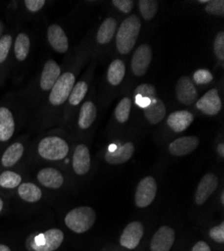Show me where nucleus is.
<instances>
[{"mask_svg": "<svg viewBox=\"0 0 224 251\" xmlns=\"http://www.w3.org/2000/svg\"><path fill=\"white\" fill-rule=\"evenodd\" d=\"M206 12L217 15L223 16L224 15V1L223 0H209L206 5Z\"/></svg>", "mask_w": 224, "mask_h": 251, "instance_id": "obj_34", "label": "nucleus"}, {"mask_svg": "<svg viewBox=\"0 0 224 251\" xmlns=\"http://www.w3.org/2000/svg\"><path fill=\"white\" fill-rule=\"evenodd\" d=\"M3 206H4V202L1 199V197H0V213H1L2 210H3Z\"/></svg>", "mask_w": 224, "mask_h": 251, "instance_id": "obj_43", "label": "nucleus"}, {"mask_svg": "<svg viewBox=\"0 0 224 251\" xmlns=\"http://www.w3.org/2000/svg\"><path fill=\"white\" fill-rule=\"evenodd\" d=\"M217 153H218L221 157H224V144H223V143H220V144L217 146Z\"/></svg>", "mask_w": 224, "mask_h": 251, "instance_id": "obj_41", "label": "nucleus"}, {"mask_svg": "<svg viewBox=\"0 0 224 251\" xmlns=\"http://www.w3.org/2000/svg\"><path fill=\"white\" fill-rule=\"evenodd\" d=\"M208 1H209V0H200V3H208Z\"/></svg>", "mask_w": 224, "mask_h": 251, "instance_id": "obj_45", "label": "nucleus"}, {"mask_svg": "<svg viewBox=\"0 0 224 251\" xmlns=\"http://www.w3.org/2000/svg\"><path fill=\"white\" fill-rule=\"evenodd\" d=\"M134 97L136 104L142 109H145L155 98H157L156 89L149 83H142L135 90Z\"/></svg>", "mask_w": 224, "mask_h": 251, "instance_id": "obj_21", "label": "nucleus"}, {"mask_svg": "<svg viewBox=\"0 0 224 251\" xmlns=\"http://www.w3.org/2000/svg\"><path fill=\"white\" fill-rule=\"evenodd\" d=\"M126 74L125 64L121 59H115L108 70V80L112 86H118L124 79Z\"/></svg>", "mask_w": 224, "mask_h": 251, "instance_id": "obj_27", "label": "nucleus"}, {"mask_svg": "<svg viewBox=\"0 0 224 251\" xmlns=\"http://www.w3.org/2000/svg\"><path fill=\"white\" fill-rule=\"evenodd\" d=\"M218 187V178L213 173H207L200 180L195 192V202L198 205L204 204Z\"/></svg>", "mask_w": 224, "mask_h": 251, "instance_id": "obj_10", "label": "nucleus"}, {"mask_svg": "<svg viewBox=\"0 0 224 251\" xmlns=\"http://www.w3.org/2000/svg\"><path fill=\"white\" fill-rule=\"evenodd\" d=\"M75 77L72 73H65L60 75L56 82L50 90L49 97L50 102L52 106H59L63 104L71 95V92L75 86Z\"/></svg>", "mask_w": 224, "mask_h": 251, "instance_id": "obj_5", "label": "nucleus"}, {"mask_svg": "<svg viewBox=\"0 0 224 251\" xmlns=\"http://www.w3.org/2000/svg\"><path fill=\"white\" fill-rule=\"evenodd\" d=\"M175 241V231L169 226L160 227L151 239V251H170Z\"/></svg>", "mask_w": 224, "mask_h": 251, "instance_id": "obj_9", "label": "nucleus"}, {"mask_svg": "<svg viewBox=\"0 0 224 251\" xmlns=\"http://www.w3.org/2000/svg\"><path fill=\"white\" fill-rule=\"evenodd\" d=\"M0 251H11V249L6 244H0Z\"/></svg>", "mask_w": 224, "mask_h": 251, "instance_id": "obj_42", "label": "nucleus"}, {"mask_svg": "<svg viewBox=\"0 0 224 251\" xmlns=\"http://www.w3.org/2000/svg\"><path fill=\"white\" fill-rule=\"evenodd\" d=\"M139 8L145 20H151L158 11V2L154 0H140Z\"/></svg>", "mask_w": 224, "mask_h": 251, "instance_id": "obj_32", "label": "nucleus"}, {"mask_svg": "<svg viewBox=\"0 0 224 251\" xmlns=\"http://www.w3.org/2000/svg\"><path fill=\"white\" fill-rule=\"evenodd\" d=\"M135 151L133 143L128 142L116 150H110L105 155V160L111 165H120L129 161Z\"/></svg>", "mask_w": 224, "mask_h": 251, "instance_id": "obj_18", "label": "nucleus"}, {"mask_svg": "<svg viewBox=\"0 0 224 251\" xmlns=\"http://www.w3.org/2000/svg\"><path fill=\"white\" fill-rule=\"evenodd\" d=\"M194 120L193 115L188 111H177L172 113L168 119L167 124L171 130L175 133H182L189 128Z\"/></svg>", "mask_w": 224, "mask_h": 251, "instance_id": "obj_19", "label": "nucleus"}, {"mask_svg": "<svg viewBox=\"0 0 224 251\" xmlns=\"http://www.w3.org/2000/svg\"><path fill=\"white\" fill-rule=\"evenodd\" d=\"M220 200H221V203H222V204H224V193H223V192L221 193V196H220Z\"/></svg>", "mask_w": 224, "mask_h": 251, "instance_id": "obj_44", "label": "nucleus"}, {"mask_svg": "<svg viewBox=\"0 0 224 251\" xmlns=\"http://www.w3.org/2000/svg\"><path fill=\"white\" fill-rule=\"evenodd\" d=\"M65 234L60 229L50 228L44 233L31 234L26 240L28 251H55L63 244Z\"/></svg>", "mask_w": 224, "mask_h": 251, "instance_id": "obj_2", "label": "nucleus"}, {"mask_svg": "<svg viewBox=\"0 0 224 251\" xmlns=\"http://www.w3.org/2000/svg\"><path fill=\"white\" fill-rule=\"evenodd\" d=\"M199 145V139L193 136L182 137L174 140L169 145V152L173 156L182 157L193 152Z\"/></svg>", "mask_w": 224, "mask_h": 251, "instance_id": "obj_14", "label": "nucleus"}, {"mask_svg": "<svg viewBox=\"0 0 224 251\" xmlns=\"http://www.w3.org/2000/svg\"><path fill=\"white\" fill-rule=\"evenodd\" d=\"M141 30V22L137 15L132 14L126 18L116 35L117 50L122 54H128L135 47Z\"/></svg>", "mask_w": 224, "mask_h": 251, "instance_id": "obj_1", "label": "nucleus"}, {"mask_svg": "<svg viewBox=\"0 0 224 251\" xmlns=\"http://www.w3.org/2000/svg\"><path fill=\"white\" fill-rule=\"evenodd\" d=\"M17 194L24 201L28 203H36L43 197L42 189L30 182L20 184L17 187Z\"/></svg>", "mask_w": 224, "mask_h": 251, "instance_id": "obj_24", "label": "nucleus"}, {"mask_svg": "<svg viewBox=\"0 0 224 251\" xmlns=\"http://www.w3.org/2000/svg\"><path fill=\"white\" fill-rule=\"evenodd\" d=\"M213 48H214V52L216 57L219 60H223L224 59V32L223 31L218 32V34L216 35Z\"/></svg>", "mask_w": 224, "mask_h": 251, "instance_id": "obj_36", "label": "nucleus"}, {"mask_svg": "<svg viewBox=\"0 0 224 251\" xmlns=\"http://www.w3.org/2000/svg\"><path fill=\"white\" fill-rule=\"evenodd\" d=\"M130 112H131V100L128 98H124L123 100H120L115 111V116L117 121L121 124L126 123L129 120Z\"/></svg>", "mask_w": 224, "mask_h": 251, "instance_id": "obj_31", "label": "nucleus"}, {"mask_svg": "<svg viewBox=\"0 0 224 251\" xmlns=\"http://www.w3.org/2000/svg\"><path fill=\"white\" fill-rule=\"evenodd\" d=\"M97 117V108L95 103L92 101H86L81 106L79 117H78V126L80 129L87 130L89 129L92 124L94 123Z\"/></svg>", "mask_w": 224, "mask_h": 251, "instance_id": "obj_25", "label": "nucleus"}, {"mask_svg": "<svg viewBox=\"0 0 224 251\" xmlns=\"http://www.w3.org/2000/svg\"><path fill=\"white\" fill-rule=\"evenodd\" d=\"M144 236V226L139 221L129 223L120 237V244L130 250L138 247Z\"/></svg>", "mask_w": 224, "mask_h": 251, "instance_id": "obj_8", "label": "nucleus"}, {"mask_svg": "<svg viewBox=\"0 0 224 251\" xmlns=\"http://www.w3.org/2000/svg\"><path fill=\"white\" fill-rule=\"evenodd\" d=\"M70 151V147L66 140L50 136L39 142L37 152L38 155L48 161H59L65 159Z\"/></svg>", "mask_w": 224, "mask_h": 251, "instance_id": "obj_4", "label": "nucleus"}, {"mask_svg": "<svg viewBox=\"0 0 224 251\" xmlns=\"http://www.w3.org/2000/svg\"><path fill=\"white\" fill-rule=\"evenodd\" d=\"M176 97L181 103L186 104V106H191L197 100L198 92L188 76H182L178 79L176 85Z\"/></svg>", "mask_w": 224, "mask_h": 251, "instance_id": "obj_11", "label": "nucleus"}, {"mask_svg": "<svg viewBox=\"0 0 224 251\" xmlns=\"http://www.w3.org/2000/svg\"><path fill=\"white\" fill-rule=\"evenodd\" d=\"M88 85L86 81H78L74 86L71 95L69 97V101L73 106H77V104L84 100L88 93Z\"/></svg>", "mask_w": 224, "mask_h": 251, "instance_id": "obj_30", "label": "nucleus"}, {"mask_svg": "<svg viewBox=\"0 0 224 251\" xmlns=\"http://www.w3.org/2000/svg\"><path fill=\"white\" fill-rule=\"evenodd\" d=\"M48 40L50 47L57 52L64 53L69 50V39L64 29L57 25H51L48 28Z\"/></svg>", "mask_w": 224, "mask_h": 251, "instance_id": "obj_16", "label": "nucleus"}, {"mask_svg": "<svg viewBox=\"0 0 224 251\" xmlns=\"http://www.w3.org/2000/svg\"><path fill=\"white\" fill-rule=\"evenodd\" d=\"M152 50L150 46L144 44L138 47L136 51L132 56V71L135 75L142 76L144 75L152 61Z\"/></svg>", "mask_w": 224, "mask_h": 251, "instance_id": "obj_7", "label": "nucleus"}, {"mask_svg": "<svg viewBox=\"0 0 224 251\" xmlns=\"http://www.w3.org/2000/svg\"><path fill=\"white\" fill-rule=\"evenodd\" d=\"M23 178L14 171H3L0 174V187L4 189H14L22 184Z\"/></svg>", "mask_w": 224, "mask_h": 251, "instance_id": "obj_29", "label": "nucleus"}, {"mask_svg": "<svg viewBox=\"0 0 224 251\" xmlns=\"http://www.w3.org/2000/svg\"><path fill=\"white\" fill-rule=\"evenodd\" d=\"M36 178L40 184L50 188V189H58L65 182L63 173L55 168H51V167H48V168L38 171Z\"/></svg>", "mask_w": 224, "mask_h": 251, "instance_id": "obj_15", "label": "nucleus"}, {"mask_svg": "<svg viewBox=\"0 0 224 251\" xmlns=\"http://www.w3.org/2000/svg\"><path fill=\"white\" fill-rule=\"evenodd\" d=\"M112 3L120 11L124 13L130 12L134 7V1H132V0H114Z\"/></svg>", "mask_w": 224, "mask_h": 251, "instance_id": "obj_38", "label": "nucleus"}, {"mask_svg": "<svg viewBox=\"0 0 224 251\" xmlns=\"http://www.w3.org/2000/svg\"><path fill=\"white\" fill-rule=\"evenodd\" d=\"M91 155L86 145H78L75 150L73 157V170L75 174L81 176L90 171Z\"/></svg>", "mask_w": 224, "mask_h": 251, "instance_id": "obj_13", "label": "nucleus"}, {"mask_svg": "<svg viewBox=\"0 0 224 251\" xmlns=\"http://www.w3.org/2000/svg\"><path fill=\"white\" fill-rule=\"evenodd\" d=\"M116 27H117V22L114 18L105 19L98 30V34H97L98 43L100 45L109 44L112 40L113 36L115 35Z\"/></svg>", "mask_w": 224, "mask_h": 251, "instance_id": "obj_26", "label": "nucleus"}, {"mask_svg": "<svg viewBox=\"0 0 224 251\" xmlns=\"http://www.w3.org/2000/svg\"><path fill=\"white\" fill-rule=\"evenodd\" d=\"M196 108L207 116L217 115L222 108V101L218 95V91L216 89L208 91L196 101Z\"/></svg>", "mask_w": 224, "mask_h": 251, "instance_id": "obj_12", "label": "nucleus"}, {"mask_svg": "<svg viewBox=\"0 0 224 251\" xmlns=\"http://www.w3.org/2000/svg\"><path fill=\"white\" fill-rule=\"evenodd\" d=\"M97 215L93 208L88 206L76 207L65 217V223L69 229L77 234L85 233L95 224Z\"/></svg>", "mask_w": 224, "mask_h": 251, "instance_id": "obj_3", "label": "nucleus"}, {"mask_svg": "<svg viewBox=\"0 0 224 251\" xmlns=\"http://www.w3.org/2000/svg\"><path fill=\"white\" fill-rule=\"evenodd\" d=\"M15 131V123L9 109L0 108V142H6L11 139Z\"/></svg>", "mask_w": 224, "mask_h": 251, "instance_id": "obj_20", "label": "nucleus"}, {"mask_svg": "<svg viewBox=\"0 0 224 251\" xmlns=\"http://www.w3.org/2000/svg\"><path fill=\"white\" fill-rule=\"evenodd\" d=\"M25 154V146L19 143L15 142L11 144L9 147L4 151L1 157V165L4 168H9V167L14 166L19 162V160L23 158Z\"/></svg>", "mask_w": 224, "mask_h": 251, "instance_id": "obj_23", "label": "nucleus"}, {"mask_svg": "<svg viewBox=\"0 0 224 251\" xmlns=\"http://www.w3.org/2000/svg\"><path fill=\"white\" fill-rule=\"evenodd\" d=\"M144 111H145L144 113H145L146 120L152 125H156L160 123L163 119H164L166 115L165 103L163 102L162 100H160L158 97L151 101V103L144 109Z\"/></svg>", "mask_w": 224, "mask_h": 251, "instance_id": "obj_22", "label": "nucleus"}, {"mask_svg": "<svg viewBox=\"0 0 224 251\" xmlns=\"http://www.w3.org/2000/svg\"><path fill=\"white\" fill-rule=\"evenodd\" d=\"M157 194L156 180L151 177L142 179L137 186L135 193V203L139 208H146L154 201Z\"/></svg>", "mask_w": 224, "mask_h": 251, "instance_id": "obj_6", "label": "nucleus"}, {"mask_svg": "<svg viewBox=\"0 0 224 251\" xmlns=\"http://www.w3.org/2000/svg\"><path fill=\"white\" fill-rule=\"evenodd\" d=\"M209 236L215 242L223 243L224 242V223L221 222L219 225L211 228L209 231Z\"/></svg>", "mask_w": 224, "mask_h": 251, "instance_id": "obj_37", "label": "nucleus"}, {"mask_svg": "<svg viewBox=\"0 0 224 251\" xmlns=\"http://www.w3.org/2000/svg\"><path fill=\"white\" fill-rule=\"evenodd\" d=\"M30 49V40L29 37L25 33H19L16 37L15 44H14V53L18 60L23 61L25 60Z\"/></svg>", "mask_w": 224, "mask_h": 251, "instance_id": "obj_28", "label": "nucleus"}, {"mask_svg": "<svg viewBox=\"0 0 224 251\" xmlns=\"http://www.w3.org/2000/svg\"><path fill=\"white\" fill-rule=\"evenodd\" d=\"M11 45H12L11 35H4L0 38V64L6 59L9 53Z\"/></svg>", "mask_w": 224, "mask_h": 251, "instance_id": "obj_33", "label": "nucleus"}, {"mask_svg": "<svg viewBox=\"0 0 224 251\" xmlns=\"http://www.w3.org/2000/svg\"><path fill=\"white\" fill-rule=\"evenodd\" d=\"M192 251H211V249L205 241H198L196 244H194Z\"/></svg>", "mask_w": 224, "mask_h": 251, "instance_id": "obj_40", "label": "nucleus"}, {"mask_svg": "<svg viewBox=\"0 0 224 251\" xmlns=\"http://www.w3.org/2000/svg\"><path fill=\"white\" fill-rule=\"evenodd\" d=\"M45 0H25V4L30 12H37L45 6Z\"/></svg>", "mask_w": 224, "mask_h": 251, "instance_id": "obj_39", "label": "nucleus"}, {"mask_svg": "<svg viewBox=\"0 0 224 251\" xmlns=\"http://www.w3.org/2000/svg\"><path fill=\"white\" fill-rule=\"evenodd\" d=\"M60 76V68L53 59H49L44 67L40 76V88L44 91H50Z\"/></svg>", "mask_w": 224, "mask_h": 251, "instance_id": "obj_17", "label": "nucleus"}, {"mask_svg": "<svg viewBox=\"0 0 224 251\" xmlns=\"http://www.w3.org/2000/svg\"><path fill=\"white\" fill-rule=\"evenodd\" d=\"M193 79L197 85H205V83H209L213 79L212 74L207 70H198L193 75Z\"/></svg>", "mask_w": 224, "mask_h": 251, "instance_id": "obj_35", "label": "nucleus"}]
</instances>
